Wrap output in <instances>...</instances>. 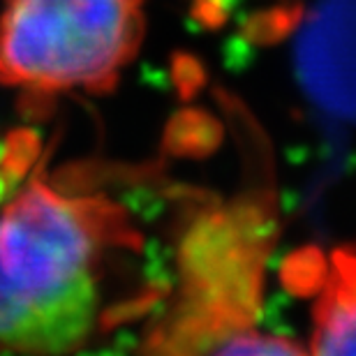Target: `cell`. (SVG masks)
I'll list each match as a JSON object with an SVG mask.
<instances>
[{
	"instance_id": "7a4b0ae2",
	"label": "cell",
	"mask_w": 356,
	"mask_h": 356,
	"mask_svg": "<svg viewBox=\"0 0 356 356\" xmlns=\"http://www.w3.org/2000/svg\"><path fill=\"white\" fill-rule=\"evenodd\" d=\"M144 31V0H5L0 81L44 95L111 90Z\"/></svg>"
},
{
	"instance_id": "6da1fadb",
	"label": "cell",
	"mask_w": 356,
	"mask_h": 356,
	"mask_svg": "<svg viewBox=\"0 0 356 356\" xmlns=\"http://www.w3.org/2000/svg\"><path fill=\"white\" fill-rule=\"evenodd\" d=\"M127 227L104 197L33 178L0 206V352L70 354L97 336Z\"/></svg>"
},
{
	"instance_id": "3957f363",
	"label": "cell",
	"mask_w": 356,
	"mask_h": 356,
	"mask_svg": "<svg viewBox=\"0 0 356 356\" xmlns=\"http://www.w3.org/2000/svg\"><path fill=\"white\" fill-rule=\"evenodd\" d=\"M310 350L356 354V241L338 248L326 264L312 303Z\"/></svg>"
},
{
	"instance_id": "277c9868",
	"label": "cell",
	"mask_w": 356,
	"mask_h": 356,
	"mask_svg": "<svg viewBox=\"0 0 356 356\" xmlns=\"http://www.w3.org/2000/svg\"><path fill=\"white\" fill-rule=\"evenodd\" d=\"M12 153H7L5 155V160H3V165H0V206L5 204V199L10 197V188L14 185V178H17V174H12V172H17V169H26L28 165L24 167H14L12 165Z\"/></svg>"
}]
</instances>
